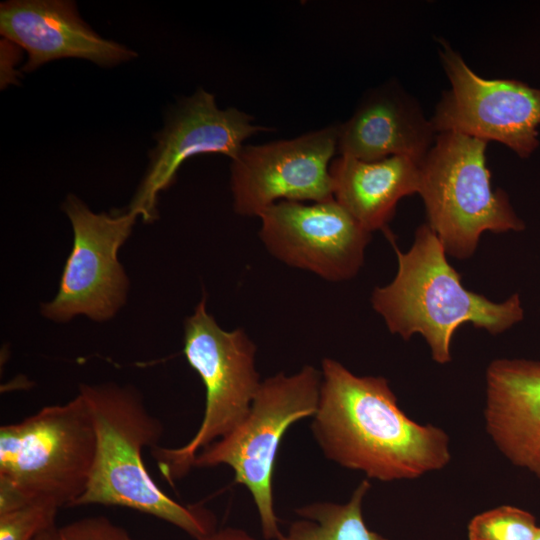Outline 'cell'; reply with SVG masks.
<instances>
[{
	"mask_svg": "<svg viewBox=\"0 0 540 540\" xmlns=\"http://www.w3.org/2000/svg\"><path fill=\"white\" fill-rule=\"evenodd\" d=\"M321 373L311 431L328 460L383 482L416 479L449 463L447 433L410 419L384 377L357 376L331 358L322 360Z\"/></svg>",
	"mask_w": 540,
	"mask_h": 540,
	"instance_id": "obj_1",
	"label": "cell"
},
{
	"mask_svg": "<svg viewBox=\"0 0 540 540\" xmlns=\"http://www.w3.org/2000/svg\"><path fill=\"white\" fill-rule=\"evenodd\" d=\"M387 237L396 252L398 269L391 283L373 290L372 307L391 333L404 340L417 333L423 336L437 363L451 360V339L463 324L471 323L495 335L523 319L518 293L496 303L467 290L427 223L418 227L407 252L396 246L391 233Z\"/></svg>",
	"mask_w": 540,
	"mask_h": 540,
	"instance_id": "obj_2",
	"label": "cell"
},
{
	"mask_svg": "<svg viewBox=\"0 0 540 540\" xmlns=\"http://www.w3.org/2000/svg\"><path fill=\"white\" fill-rule=\"evenodd\" d=\"M79 393L93 418L97 449L89 484L75 506L129 508L166 521L195 540L216 530L212 512L173 500L149 475L142 452L158 446L163 425L140 393L114 383L82 384Z\"/></svg>",
	"mask_w": 540,
	"mask_h": 540,
	"instance_id": "obj_3",
	"label": "cell"
},
{
	"mask_svg": "<svg viewBox=\"0 0 540 540\" xmlns=\"http://www.w3.org/2000/svg\"><path fill=\"white\" fill-rule=\"evenodd\" d=\"M97 436L78 393L0 427V513L28 503L75 506L89 484Z\"/></svg>",
	"mask_w": 540,
	"mask_h": 540,
	"instance_id": "obj_4",
	"label": "cell"
},
{
	"mask_svg": "<svg viewBox=\"0 0 540 540\" xmlns=\"http://www.w3.org/2000/svg\"><path fill=\"white\" fill-rule=\"evenodd\" d=\"M487 142L455 132L439 133L419 163L421 196L428 225L447 254L464 259L485 231L525 229L509 197L494 190L486 164Z\"/></svg>",
	"mask_w": 540,
	"mask_h": 540,
	"instance_id": "obj_5",
	"label": "cell"
},
{
	"mask_svg": "<svg viewBox=\"0 0 540 540\" xmlns=\"http://www.w3.org/2000/svg\"><path fill=\"white\" fill-rule=\"evenodd\" d=\"M256 345L243 329H222L203 298L184 325L183 353L205 387V409L195 435L181 447L152 448L159 469L173 484L185 476L196 455L231 433L247 416L261 385Z\"/></svg>",
	"mask_w": 540,
	"mask_h": 540,
	"instance_id": "obj_6",
	"label": "cell"
},
{
	"mask_svg": "<svg viewBox=\"0 0 540 540\" xmlns=\"http://www.w3.org/2000/svg\"><path fill=\"white\" fill-rule=\"evenodd\" d=\"M321 382V370L312 365L294 374L277 373L264 379L244 420L201 450L193 461L195 468L231 467L234 481L244 485L253 498L265 539L276 540L282 534L272 485L281 440L295 422L315 415Z\"/></svg>",
	"mask_w": 540,
	"mask_h": 540,
	"instance_id": "obj_7",
	"label": "cell"
},
{
	"mask_svg": "<svg viewBox=\"0 0 540 540\" xmlns=\"http://www.w3.org/2000/svg\"><path fill=\"white\" fill-rule=\"evenodd\" d=\"M439 55L450 88L430 118L436 133L496 141L520 158L530 157L540 143V89L513 79H485L447 43Z\"/></svg>",
	"mask_w": 540,
	"mask_h": 540,
	"instance_id": "obj_8",
	"label": "cell"
},
{
	"mask_svg": "<svg viewBox=\"0 0 540 540\" xmlns=\"http://www.w3.org/2000/svg\"><path fill=\"white\" fill-rule=\"evenodd\" d=\"M73 228V247L54 299L43 304V315L66 322L77 315L95 321L112 318L124 304L128 280L118 250L138 216L94 213L73 195L62 205Z\"/></svg>",
	"mask_w": 540,
	"mask_h": 540,
	"instance_id": "obj_9",
	"label": "cell"
},
{
	"mask_svg": "<svg viewBox=\"0 0 540 540\" xmlns=\"http://www.w3.org/2000/svg\"><path fill=\"white\" fill-rule=\"evenodd\" d=\"M337 141L338 124H332L291 139L244 145L231 163L235 212L259 217L279 201L334 198L330 165Z\"/></svg>",
	"mask_w": 540,
	"mask_h": 540,
	"instance_id": "obj_10",
	"label": "cell"
},
{
	"mask_svg": "<svg viewBox=\"0 0 540 540\" xmlns=\"http://www.w3.org/2000/svg\"><path fill=\"white\" fill-rule=\"evenodd\" d=\"M259 218L264 246L291 267L340 282L356 276L364 262L371 233L334 198L311 204L279 201Z\"/></svg>",
	"mask_w": 540,
	"mask_h": 540,
	"instance_id": "obj_11",
	"label": "cell"
},
{
	"mask_svg": "<svg viewBox=\"0 0 540 540\" xmlns=\"http://www.w3.org/2000/svg\"><path fill=\"white\" fill-rule=\"evenodd\" d=\"M254 117L235 107L220 109L215 96L199 88L181 100L167 116L157 135L148 171L130 205V211L149 222L156 218L159 193L175 181L177 171L188 158L219 153L233 160L246 139L265 131Z\"/></svg>",
	"mask_w": 540,
	"mask_h": 540,
	"instance_id": "obj_12",
	"label": "cell"
},
{
	"mask_svg": "<svg viewBox=\"0 0 540 540\" xmlns=\"http://www.w3.org/2000/svg\"><path fill=\"white\" fill-rule=\"evenodd\" d=\"M0 33L28 54L24 71L62 58H82L112 67L137 56L127 47L102 38L67 0H11L0 5Z\"/></svg>",
	"mask_w": 540,
	"mask_h": 540,
	"instance_id": "obj_13",
	"label": "cell"
},
{
	"mask_svg": "<svg viewBox=\"0 0 540 540\" xmlns=\"http://www.w3.org/2000/svg\"><path fill=\"white\" fill-rule=\"evenodd\" d=\"M437 133L419 103L395 80L368 90L338 124L337 153L363 161L407 156L418 163Z\"/></svg>",
	"mask_w": 540,
	"mask_h": 540,
	"instance_id": "obj_14",
	"label": "cell"
},
{
	"mask_svg": "<svg viewBox=\"0 0 540 540\" xmlns=\"http://www.w3.org/2000/svg\"><path fill=\"white\" fill-rule=\"evenodd\" d=\"M484 418L498 450L540 480V361L502 358L488 365Z\"/></svg>",
	"mask_w": 540,
	"mask_h": 540,
	"instance_id": "obj_15",
	"label": "cell"
},
{
	"mask_svg": "<svg viewBox=\"0 0 540 540\" xmlns=\"http://www.w3.org/2000/svg\"><path fill=\"white\" fill-rule=\"evenodd\" d=\"M330 173L334 199L370 233L389 234L399 200L419 191V163L407 156L377 161L338 156Z\"/></svg>",
	"mask_w": 540,
	"mask_h": 540,
	"instance_id": "obj_16",
	"label": "cell"
},
{
	"mask_svg": "<svg viewBox=\"0 0 540 540\" xmlns=\"http://www.w3.org/2000/svg\"><path fill=\"white\" fill-rule=\"evenodd\" d=\"M371 484L363 480L344 503L314 502L296 510L300 519L276 540H387L364 522L362 503Z\"/></svg>",
	"mask_w": 540,
	"mask_h": 540,
	"instance_id": "obj_17",
	"label": "cell"
},
{
	"mask_svg": "<svg viewBox=\"0 0 540 540\" xmlns=\"http://www.w3.org/2000/svg\"><path fill=\"white\" fill-rule=\"evenodd\" d=\"M536 519L513 506H500L473 517L468 524L469 540H533Z\"/></svg>",
	"mask_w": 540,
	"mask_h": 540,
	"instance_id": "obj_18",
	"label": "cell"
},
{
	"mask_svg": "<svg viewBox=\"0 0 540 540\" xmlns=\"http://www.w3.org/2000/svg\"><path fill=\"white\" fill-rule=\"evenodd\" d=\"M59 508L46 503H28L0 513V540H33L55 527Z\"/></svg>",
	"mask_w": 540,
	"mask_h": 540,
	"instance_id": "obj_19",
	"label": "cell"
},
{
	"mask_svg": "<svg viewBox=\"0 0 540 540\" xmlns=\"http://www.w3.org/2000/svg\"><path fill=\"white\" fill-rule=\"evenodd\" d=\"M49 540H132L129 533L105 516L78 519L61 527H54Z\"/></svg>",
	"mask_w": 540,
	"mask_h": 540,
	"instance_id": "obj_20",
	"label": "cell"
},
{
	"mask_svg": "<svg viewBox=\"0 0 540 540\" xmlns=\"http://www.w3.org/2000/svg\"><path fill=\"white\" fill-rule=\"evenodd\" d=\"M198 540H257L246 531L234 528L225 527L219 530H214L210 534L198 539Z\"/></svg>",
	"mask_w": 540,
	"mask_h": 540,
	"instance_id": "obj_21",
	"label": "cell"
},
{
	"mask_svg": "<svg viewBox=\"0 0 540 540\" xmlns=\"http://www.w3.org/2000/svg\"><path fill=\"white\" fill-rule=\"evenodd\" d=\"M53 528H54V527H53ZM53 528L44 531L43 533L39 534V535H38L36 538H34L33 540H49L50 532H51V530H52Z\"/></svg>",
	"mask_w": 540,
	"mask_h": 540,
	"instance_id": "obj_22",
	"label": "cell"
},
{
	"mask_svg": "<svg viewBox=\"0 0 540 540\" xmlns=\"http://www.w3.org/2000/svg\"><path fill=\"white\" fill-rule=\"evenodd\" d=\"M533 540H540V527L537 528Z\"/></svg>",
	"mask_w": 540,
	"mask_h": 540,
	"instance_id": "obj_23",
	"label": "cell"
}]
</instances>
